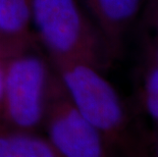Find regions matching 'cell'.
I'll return each mask as SVG.
<instances>
[{
  "mask_svg": "<svg viewBox=\"0 0 158 157\" xmlns=\"http://www.w3.org/2000/svg\"><path fill=\"white\" fill-rule=\"evenodd\" d=\"M0 157H60L51 143L38 133L0 126Z\"/></svg>",
  "mask_w": 158,
  "mask_h": 157,
  "instance_id": "8992f818",
  "label": "cell"
},
{
  "mask_svg": "<svg viewBox=\"0 0 158 157\" xmlns=\"http://www.w3.org/2000/svg\"><path fill=\"white\" fill-rule=\"evenodd\" d=\"M139 98L144 111L158 122V92H140Z\"/></svg>",
  "mask_w": 158,
  "mask_h": 157,
  "instance_id": "30bf717a",
  "label": "cell"
},
{
  "mask_svg": "<svg viewBox=\"0 0 158 157\" xmlns=\"http://www.w3.org/2000/svg\"><path fill=\"white\" fill-rule=\"evenodd\" d=\"M81 113L101 133L108 146L138 151L130 134V118L115 88L92 65L75 60H50Z\"/></svg>",
  "mask_w": 158,
  "mask_h": 157,
  "instance_id": "7a4b0ae2",
  "label": "cell"
},
{
  "mask_svg": "<svg viewBox=\"0 0 158 157\" xmlns=\"http://www.w3.org/2000/svg\"><path fill=\"white\" fill-rule=\"evenodd\" d=\"M38 43L34 33L15 34L0 31V60L15 57Z\"/></svg>",
  "mask_w": 158,
  "mask_h": 157,
  "instance_id": "9c48e42d",
  "label": "cell"
},
{
  "mask_svg": "<svg viewBox=\"0 0 158 157\" xmlns=\"http://www.w3.org/2000/svg\"><path fill=\"white\" fill-rule=\"evenodd\" d=\"M12 58V57H11ZM9 59L0 60V126L3 125V99H4V79Z\"/></svg>",
  "mask_w": 158,
  "mask_h": 157,
  "instance_id": "8fae6325",
  "label": "cell"
},
{
  "mask_svg": "<svg viewBox=\"0 0 158 157\" xmlns=\"http://www.w3.org/2000/svg\"><path fill=\"white\" fill-rule=\"evenodd\" d=\"M33 48L9 59L4 79L3 125L26 132L42 128L52 64Z\"/></svg>",
  "mask_w": 158,
  "mask_h": 157,
  "instance_id": "3957f363",
  "label": "cell"
},
{
  "mask_svg": "<svg viewBox=\"0 0 158 157\" xmlns=\"http://www.w3.org/2000/svg\"><path fill=\"white\" fill-rule=\"evenodd\" d=\"M50 60H75L107 71L117 57L79 0H32L31 26Z\"/></svg>",
  "mask_w": 158,
  "mask_h": 157,
  "instance_id": "6da1fadb",
  "label": "cell"
},
{
  "mask_svg": "<svg viewBox=\"0 0 158 157\" xmlns=\"http://www.w3.org/2000/svg\"><path fill=\"white\" fill-rule=\"evenodd\" d=\"M116 56L123 50L124 36L140 18L147 0H79Z\"/></svg>",
  "mask_w": 158,
  "mask_h": 157,
  "instance_id": "5b68a950",
  "label": "cell"
},
{
  "mask_svg": "<svg viewBox=\"0 0 158 157\" xmlns=\"http://www.w3.org/2000/svg\"><path fill=\"white\" fill-rule=\"evenodd\" d=\"M42 128L60 157H104L112 153L98 130L85 118L52 66Z\"/></svg>",
  "mask_w": 158,
  "mask_h": 157,
  "instance_id": "277c9868",
  "label": "cell"
},
{
  "mask_svg": "<svg viewBox=\"0 0 158 157\" xmlns=\"http://www.w3.org/2000/svg\"><path fill=\"white\" fill-rule=\"evenodd\" d=\"M144 144H148L150 152L153 153L152 155L158 157V131L154 132L148 139H144Z\"/></svg>",
  "mask_w": 158,
  "mask_h": 157,
  "instance_id": "7c38bea8",
  "label": "cell"
},
{
  "mask_svg": "<svg viewBox=\"0 0 158 157\" xmlns=\"http://www.w3.org/2000/svg\"><path fill=\"white\" fill-rule=\"evenodd\" d=\"M143 65L158 66V0H147L140 14Z\"/></svg>",
  "mask_w": 158,
  "mask_h": 157,
  "instance_id": "ba28073f",
  "label": "cell"
},
{
  "mask_svg": "<svg viewBox=\"0 0 158 157\" xmlns=\"http://www.w3.org/2000/svg\"><path fill=\"white\" fill-rule=\"evenodd\" d=\"M31 7L32 0H0V31L32 33Z\"/></svg>",
  "mask_w": 158,
  "mask_h": 157,
  "instance_id": "52a82bcc",
  "label": "cell"
}]
</instances>
